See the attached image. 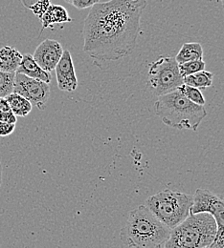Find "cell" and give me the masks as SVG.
<instances>
[{"label": "cell", "mask_w": 224, "mask_h": 248, "mask_svg": "<svg viewBox=\"0 0 224 248\" xmlns=\"http://www.w3.org/2000/svg\"><path fill=\"white\" fill-rule=\"evenodd\" d=\"M146 6V0L95 3L85 19L84 51L101 62H116L131 54Z\"/></svg>", "instance_id": "6da1fadb"}, {"label": "cell", "mask_w": 224, "mask_h": 248, "mask_svg": "<svg viewBox=\"0 0 224 248\" xmlns=\"http://www.w3.org/2000/svg\"><path fill=\"white\" fill-rule=\"evenodd\" d=\"M171 230L146 205H140L129 213L120 232V239L127 248H164L171 236Z\"/></svg>", "instance_id": "7a4b0ae2"}, {"label": "cell", "mask_w": 224, "mask_h": 248, "mask_svg": "<svg viewBox=\"0 0 224 248\" xmlns=\"http://www.w3.org/2000/svg\"><path fill=\"white\" fill-rule=\"evenodd\" d=\"M155 110L163 124L178 130L197 131L207 111L204 105L193 103L178 88L158 96Z\"/></svg>", "instance_id": "3957f363"}, {"label": "cell", "mask_w": 224, "mask_h": 248, "mask_svg": "<svg viewBox=\"0 0 224 248\" xmlns=\"http://www.w3.org/2000/svg\"><path fill=\"white\" fill-rule=\"evenodd\" d=\"M218 227L215 218L207 212L192 213L171 230L165 248H210Z\"/></svg>", "instance_id": "277c9868"}, {"label": "cell", "mask_w": 224, "mask_h": 248, "mask_svg": "<svg viewBox=\"0 0 224 248\" xmlns=\"http://www.w3.org/2000/svg\"><path fill=\"white\" fill-rule=\"evenodd\" d=\"M192 203V195L166 189L148 198L145 205L164 224L172 229L189 216Z\"/></svg>", "instance_id": "5b68a950"}, {"label": "cell", "mask_w": 224, "mask_h": 248, "mask_svg": "<svg viewBox=\"0 0 224 248\" xmlns=\"http://www.w3.org/2000/svg\"><path fill=\"white\" fill-rule=\"evenodd\" d=\"M183 84L178 63L173 58L160 57L149 69L147 87L154 95L160 96L176 90Z\"/></svg>", "instance_id": "8992f818"}, {"label": "cell", "mask_w": 224, "mask_h": 248, "mask_svg": "<svg viewBox=\"0 0 224 248\" xmlns=\"http://www.w3.org/2000/svg\"><path fill=\"white\" fill-rule=\"evenodd\" d=\"M193 197L191 212H207L217 223V233L210 248H224V198L208 189H196Z\"/></svg>", "instance_id": "52a82bcc"}, {"label": "cell", "mask_w": 224, "mask_h": 248, "mask_svg": "<svg viewBox=\"0 0 224 248\" xmlns=\"http://www.w3.org/2000/svg\"><path fill=\"white\" fill-rule=\"evenodd\" d=\"M14 93L24 96L32 103L33 106L42 111L46 107L51 90L49 83L16 72Z\"/></svg>", "instance_id": "ba28073f"}, {"label": "cell", "mask_w": 224, "mask_h": 248, "mask_svg": "<svg viewBox=\"0 0 224 248\" xmlns=\"http://www.w3.org/2000/svg\"><path fill=\"white\" fill-rule=\"evenodd\" d=\"M63 53L64 49L59 41L45 39L36 47L33 58L43 70L51 73L60 62Z\"/></svg>", "instance_id": "9c48e42d"}, {"label": "cell", "mask_w": 224, "mask_h": 248, "mask_svg": "<svg viewBox=\"0 0 224 248\" xmlns=\"http://www.w3.org/2000/svg\"><path fill=\"white\" fill-rule=\"evenodd\" d=\"M56 77L58 87L64 92H74L78 87V79L74 68L71 54L68 50H64L63 56L57 64Z\"/></svg>", "instance_id": "30bf717a"}, {"label": "cell", "mask_w": 224, "mask_h": 248, "mask_svg": "<svg viewBox=\"0 0 224 248\" xmlns=\"http://www.w3.org/2000/svg\"><path fill=\"white\" fill-rule=\"evenodd\" d=\"M18 73L26 75L33 78L40 79L46 83H50L52 80L51 74L43 70L34 60L32 55L25 54L22 56V61L17 69Z\"/></svg>", "instance_id": "8fae6325"}, {"label": "cell", "mask_w": 224, "mask_h": 248, "mask_svg": "<svg viewBox=\"0 0 224 248\" xmlns=\"http://www.w3.org/2000/svg\"><path fill=\"white\" fill-rule=\"evenodd\" d=\"M22 61V55L15 47L4 46L0 49V71L16 73Z\"/></svg>", "instance_id": "7c38bea8"}, {"label": "cell", "mask_w": 224, "mask_h": 248, "mask_svg": "<svg viewBox=\"0 0 224 248\" xmlns=\"http://www.w3.org/2000/svg\"><path fill=\"white\" fill-rule=\"evenodd\" d=\"M39 19L42 23V29L49 28L54 24L72 21L66 9L61 5L56 4H51L48 10L39 17Z\"/></svg>", "instance_id": "4fadbf2b"}, {"label": "cell", "mask_w": 224, "mask_h": 248, "mask_svg": "<svg viewBox=\"0 0 224 248\" xmlns=\"http://www.w3.org/2000/svg\"><path fill=\"white\" fill-rule=\"evenodd\" d=\"M203 58V49L198 42H187L184 43L178 54L175 57V61L178 64L184 62L200 61Z\"/></svg>", "instance_id": "5bb4252c"}, {"label": "cell", "mask_w": 224, "mask_h": 248, "mask_svg": "<svg viewBox=\"0 0 224 248\" xmlns=\"http://www.w3.org/2000/svg\"><path fill=\"white\" fill-rule=\"evenodd\" d=\"M11 107V110L17 117H26L32 111V103L24 96L17 93H11L5 97Z\"/></svg>", "instance_id": "9a60e30c"}, {"label": "cell", "mask_w": 224, "mask_h": 248, "mask_svg": "<svg viewBox=\"0 0 224 248\" xmlns=\"http://www.w3.org/2000/svg\"><path fill=\"white\" fill-rule=\"evenodd\" d=\"M214 75L205 70L183 78V83L198 89H206L213 85Z\"/></svg>", "instance_id": "2e32d148"}, {"label": "cell", "mask_w": 224, "mask_h": 248, "mask_svg": "<svg viewBox=\"0 0 224 248\" xmlns=\"http://www.w3.org/2000/svg\"><path fill=\"white\" fill-rule=\"evenodd\" d=\"M16 73L0 71V97H6L14 92Z\"/></svg>", "instance_id": "e0dca14e"}, {"label": "cell", "mask_w": 224, "mask_h": 248, "mask_svg": "<svg viewBox=\"0 0 224 248\" xmlns=\"http://www.w3.org/2000/svg\"><path fill=\"white\" fill-rule=\"evenodd\" d=\"M206 64L202 60L200 61H192V62H184L182 64H178L179 72L182 76V78L195 74L199 71L205 70Z\"/></svg>", "instance_id": "ac0fdd59"}, {"label": "cell", "mask_w": 224, "mask_h": 248, "mask_svg": "<svg viewBox=\"0 0 224 248\" xmlns=\"http://www.w3.org/2000/svg\"><path fill=\"white\" fill-rule=\"evenodd\" d=\"M178 89L193 103H196L198 105H205V98L198 88L183 83L180 87H178Z\"/></svg>", "instance_id": "d6986e66"}, {"label": "cell", "mask_w": 224, "mask_h": 248, "mask_svg": "<svg viewBox=\"0 0 224 248\" xmlns=\"http://www.w3.org/2000/svg\"><path fill=\"white\" fill-rule=\"evenodd\" d=\"M50 5H51L50 0H37L29 7V9L32 11L34 16H36L39 18L48 10Z\"/></svg>", "instance_id": "ffe728a7"}, {"label": "cell", "mask_w": 224, "mask_h": 248, "mask_svg": "<svg viewBox=\"0 0 224 248\" xmlns=\"http://www.w3.org/2000/svg\"><path fill=\"white\" fill-rule=\"evenodd\" d=\"M16 129V124L0 122V137L10 136Z\"/></svg>", "instance_id": "44dd1931"}, {"label": "cell", "mask_w": 224, "mask_h": 248, "mask_svg": "<svg viewBox=\"0 0 224 248\" xmlns=\"http://www.w3.org/2000/svg\"><path fill=\"white\" fill-rule=\"evenodd\" d=\"M96 3L95 0H73L72 5L79 9V10H84L89 7H92Z\"/></svg>", "instance_id": "7402d4cb"}, {"label": "cell", "mask_w": 224, "mask_h": 248, "mask_svg": "<svg viewBox=\"0 0 224 248\" xmlns=\"http://www.w3.org/2000/svg\"><path fill=\"white\" fill-rule=\"evenodd\" d=\"M17 116L13 113V111L0 113V122L9 123V124H17Z\"/></svg>", "instance_id": "603a6c76"}, {"label": "cell", "mask_w": 224, "mask_h": 248, "mask_svg": "<svg viewBox=\"0 0 224 248\" xmlns=\"http://www.w3.org/2000/svg\"><path fill=\"white\" fill-rule=\"evenodd\" d=\"M12 111L11 107L5 97H0V113Z\"/></svg>", "instance_id": "cb8c5ba5"}, {"label": "cell", "mask_w": 224, "mask_h": 248, "mask_svg": "<svg viewBox=\"0 0 224 248\" xmlns=\"http://www.w3.org/2000/svg\"><path fill=\"white\" fill-rule=\"evenodd\" d=\"M1 184H2V165L0 162V187H1Z\"/></svg>", "instance_id": "d4e9b609"}, {"label": "cell", "mask_w": 224, "mask_h": 248, "mask_svg": "<svg viewBox=\"0 0 224 248\" xmlns=\"http://www.w3.org/2000/svg\"><path fill=\"white\" fill-rule=\"evenodd\" d=\"M65 1H66L67 3H69V4H72V1H73V0H65Z\"/></svg>", "instance_id": "484cf974"}, {"label": "cell", "mask_w": 224, "mask_h": 248, "mask_svg": "<svg viewBox=\"0 0 224 248\" xmlns=\"http://www.w3.org/2000/svg\"><path fill=\"white\" fill-rule=\"evenodd\" d=\"M221 2H222V5H223V9H224V0H221Z\"/></svg>", "instance_id": "4316f807"}, {"label": "cell", "mask_w": 224, "mask_h": 248, "mask_svg": "<svg viewBox=\"0 0 224 248\" xmlns=\"http://www.w3.org/2000/svg\"><path fill=\"white\" fill-rule=\"evenodd\" d=\"M95 1H96V3L97 2H100V0H95Z\"/></svg>", "instance_id": "83f0119b"}, {"label": "cell", "mask_w": 224, "mask_h": 248, "mask_svg": "<svg viewBox=\"0 0 224 248\" xmlns=\"http://www.w3.org/2000/svg\"><path fill=\"white\" fill-rule=\"evenodd\" d=\"M130 1H137V0H130Z\"/></svg>", "instance_id": "f1b7e54d"}]
</instances>
